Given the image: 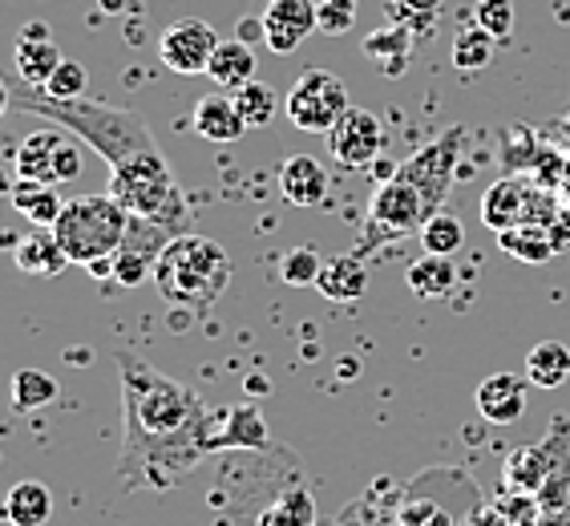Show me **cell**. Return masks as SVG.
<instances>
[{"mask_svg":"<svg viewBox=\"0 0 570 526\" xmlns=\"http://www.w3.org/2000/svg\"><path fill=\"white\" fill-rule=\"evenodd\" d=\"M126 446L118 474L126 490H166L183 483L210 446V417L187 384L158 373L134 349H118Z\"/></svg>","mask_w":570,"mask_h":526,"instance_id":"cell-1","label":"cell"},{"mask_svg":"<svg viewBox=\"0 0 570 526\" xmlns=\"http://www.w3.org/2000/svg\"><path fill=\"white\" fill-rule=\"evenodd\" d=\"M12 106L17 110H29L45 121H57L61 130H73L77 143H86L89 150H98L106 158V166H121L138 158V154H150L158 150L154 143L150 126L134 110H118V106H106V101H89V98H77V101H57L41 89H21V94H12Z\"/></svg>","mask_w":570,"mask_h":526,"instance_id":"cell-2","label":"cell"},{"mask_svg":"<svg viewBox=\"0 0 570 526\" xmlns=\"http://www.w3.org/2000/svg\"><path fill=\"white\" fill-rule=\"evenodd\" d=\"M154 284L170 304L178 308H207L227 292L230 260L215 240L203 235H175L154 263Z\"/></svg>","mask_w":570,"mask_h":526,"instance_id":"cell-3","label":"cell"},{"mask_svg":"<svg viewBox=\"0 0 570 526\" xmlns=\"http://www.w3.org/2000/svg\"><path fill=\"white\" fill-rule=\"evenodd\" d=\"M110 195L130 211L134 220L158 223V227H166L170 235H183V231H187V220H190L187 198H183L175 171L166 166L163 150L138 154L130 163L114 166Z\"/></svg>","mask_w":570,"mask_h":526,"instance_id":"cell-4","label":"cell"},{"mask_svg":"<svg viewBox=\"0 0 570 526\" xmlns=\"http://www.w3.org/2000/svg\"><path fill=\"white\" fill-rule=\"evenodd\" d=\"M126 231H130V211L121 207L110 191H106V195L69 198L66 211H61V220L53 223L57 243H61L69 260L81 263V267L118 255V247L126 243Z\"/></svg>","mask_w":570,"mask_h":526,"instance_id":"cell-5","label":"cell"},{"mask_svg":"<svg viewBox=\"0 0 570 526\" xmlns=\"http://www.w3.org/2000/svg\"><path fill=\"white\" fill-rule=\"evenodd\" d=\"M348 86L332 69H304L284 98L292 126L307 134H328L348 114Z\"/></svg>","mask_w":570,"mask_h":526,"instance_id":"cell-6","label":"cell"},{"mask_svg":"<svg viewBox=\"0 0 570 526\" xmlns=\"http://www.w3.org/2000/svg\"><path fill=\"white\" fill-rule=\"evenodd\" d=\"M381 150H384V126L373 110L348 106V114L328 130V154L341 166H348V171L373 166L381 158Z\"/></svg>","mask_w":570,"mask_h":526,"instance_id":"cell-7","label":"cell"},{"mask_svg":"<svg viewBox=\"0 0 570 526\" xmlns=\"http://www.w3.org/2000/svg\"><path fill=\"white\" fill-rule=\"evenodd\" d=\"M215 49H219V37H215V29H210L207 21H198V17L175 21L163 33V41H158L163 66L175 69V74H183V77L207 74Z\"/></svg>","mask_w":570,"mask_h":526,"instance_id":"cell-8","label":"cell"},{"mask_svg":"<svg viewBox=\"0 0 570 526\" xmlns=\"http://www.w3.org/2000/svg\"><path fill=\"white\" fill-rule=\"evenodd\" d=\"M376 227H389V231H413L421 227V220H429V203L421 195V187L413 178L396 175L389 183H381L373 195V207H368Z\"/></svg>","mask_w":570,"mask_h":526,"instance_id":"cell-9","label":"cell"},{"mask_svg":"<svg viewBox=\"0 0 570 526\" xmlns=\"http://www.w3.org/2000/svg\"><path fill=\"white\" fill-rule=\"evenodd\" d=\"M307 33H316V0H267L264 45L272 53H296Z\"/></svg>","mask_w":570,"mask_h":526,"instance_id":"cell-10","label":"cell"},{"mask_svg":"<svg viewBox=\"0 0 570 526\" xmlns=\"http://www.w3.org/2000/svg\"><path fill=\"white\" fill-rule=\"evenodd\" d=\"M527 377L514 373H494L478 384V413L490 421V426H514L518 417L527 413Z\"/></svg>","mask_w":570,"mask_h":526,"instance_id":"cell-11","label":"cell"},{"mask_svg":"<svg viewBox=\"0 0 570 526\" xmlns=\"http://www.w3.org/2000/svg\"><path fill=\"white\" fill-rule=\"evenodd\" d=\"M328 171L312 158V154H292L284 166H279V195L292 203V207H320L328 198Z\"/></svg>","mask_w":570,"mask_h":526,"instance_id":"cell-12","label":"cell"},{"mask_svg":"<svg viewBox=\"0 0 570 526\" xmlns=\"http://www.w3.org/2000/svg\"><path fill=\"white\" fill-rule=\"evenodd\" d=\"M210 446L215 450H259V446H267V426L259 409L239 406L210 417Z\"/></svg>","mask_w":570,"mask_h":526,"instance_id":"cell-13","label":"cell"},{"mask_svg":"<svg viewBox=\"0 0 570 526\" xmlns=\"http://www.w3.org/2000/svg\"><path fill=\"white\" fill-rule=\"evenodd\" d=\"M61 143H66V134L57 130V126H45V130H33L29 138H21V146L12 150L17 178H33V183H45V187H57L53 158Z\"/></svg>","mask_w":570,"mask_h":526,"instance_id":"cell-14","label":"cell"},{"mask_svg":"<svg viewBox=\"0 0 570 526\" xmlns=\"http://www.w3.org/2000/svg\"><path fill=\"white\" fill-rule=\"evenodd\" d=\"M453 158H458V138H450V143H433L429 150H421L413 163L401 171L405 178H413L421 187V195H425V203L433 207L445 191H450V166Z\"/></svg>","mask_w":570,"mask_h":526,"instance_id":"cell-15","label":"cell"},{"mask_svg":"<svg viewBox=\"0 0 570 526\" xmlns=\"http://www.w3.org/2000/svg\"><path fill=\"white\" fill-rule=\"evenodd\" d=\"M482 223L494 231L518 227V223H534L530 220V191L518 183V178H502L482 195Z\"/></svg>","mask_w":570,"mask_h":526,"instance_id":"cell-16","label":"cell"},{"mask_svg":"<svg viewBox=\"0 0 570 526\" xmlns=\"http://www.w3.org/2000/svg\"><path fill=\"white\" fill-rule=\"evenodd\" d=\"M12 260L21 267L24 275H61L69 267V255L66 247L57 243L53 227H37L33 235H24L17 247H12Z\"/></svg>","mask_w":570,"mask_h":526,"instance_id":"cell-17","label":"cell"},{"mask_svg":"<svg viewBox=\"0 0 570 526\" xmlns=\"http://www.w3.org/2000/svg\"><path fill=\"white\" fill-rule=\"evenodd\" d=\"M316 292L332 304H352L368 292V267L356 255H336L324 263V272L316 280Z\"/></svg>","mask_w":570,"mask_h":526,"instance_id":"cell-18","label":"cell"},{"mask_svg":"<svg viewBox=\"0 0 570 526\" xmlns=\"http://www.w3.org/2000/svg\"><path fill=\"white\" fill-rule=\"evenodd\" d=\"M195 130L207 138V143H239L247 134V121L235 110V98L227 94H210L195 106Z\"/></svg>","mask_w":570,"mask_h":526,"instance_id":"cell-19","label":"cell"},{"mask_svg":"<svg viewBox=\"0 0 570 526\" xmlns=\"http://www.w3.org/2000/svg\"><path fill=\"white\" fill-rule=\"evenodd\" d=\"M53 518V490L45 483H17L4 494V523L12 526H45Z\"/></svg>","mask_w":570,"mask_h":526,"instance_id":"cell-20","label":"cell"},{"mask_svg":"<svg viewBox=\"0 0 570 526\" xmlns=\"http://www.w3.org/2000/svg\"><path fill=\"white\" fill-rule=\"evenodd\" d=\"M61 61H66V57H61L53 37H29V33L17 37V74H21L24 86L41 89L45 81L57 74Z\"/></svg>","mask_w":570,"mask_h":526,"instance_id":"cell-21","label":"cell"},{"mask_svg":"<svg viewBox=\"0 0 570 526\" xmlns=\"http://www.w3.org/2000/svg\"><path fill=\"white\" fill-rule=\"evenodd\" d=\"M405 284L413 288V296H421V300L450 296L453 284H458V267H453V255H433V252H425L417 263H409Z\"/></svg>","mask_w":570,"mask_h":526,"instance_id":"cell-22","label":"cell"},{"mask_svg":"<svg viewBox=\"0 0 570 526\" xmlns=\"http://www.w3.org/2000/svg\"><path fill=\"white\" fill-rule=\"evenodd\" d=\"M207 77L215 81V86L223 89H235L247 86V81H255V53H252V45L247 41H219V49H215V57H210V69Z\"/></svg>","mask_w":570,"mask_h":526,"instance_id":"cell-23","label":"cell"},{"mask_svg":"<svg viewBox=\"0 0 570 526\" xmlns=\"http://www.w3.org/2000/svg\"><path fill=\"white\" fill-rule=\"evenodd\" d=\"M527 381L538 389H562L570 381V349L562 340H538L527 352Z\"/></svg>","mask_w":570,"mask_h":526,"instance_id":"cell-24","label":"cell"},{"mask_svg":"<svg viewBox=\"0 0 570 526\" xmlns=\"http://www.w3.org/2000/svg\"><path fill=\"white\" fill-rule=\"evenodd\" d=\"M12 207L21 211L24 220L37 223V227H53L61 220V195L57 187H45V183H33V178H17V187H12Z\"/></svg>","mask_w":570,"mask_h":526,"instance_id":"cell-25","label":"cell"},{"mask_svg":"<svg viewBox=\"0 0 570 526\" xmlns=\"http://www.w3.org/2000/svg\"><path fill=\"white\" fill-rule=\"evenodd\" d=\"M498 240H502V252H510L522 263H547V260H554V252H559L554 235H550L547 227H538V223L505 227V231H498Z\"/></svg>","mask_w":570,"mask_h":526,"instance_id":"cell-26","label":"cell"},{"mask_svg":"<svg viewBox=\"0 0 570 526\" xmlns=\"http://www.w3.org/2000/svg\"><path fill=\"white\" fill-rule=\"evenodd\" d=\"M494 49H498V37L485 33L482 25H465V29H458V37H453L450 53L461 74H478V69H485L494 61Z\"/></svg>","mask_w":570,"mask_h":526,"instance_id":"cell-27","label":"cell"},{"mask_svg":"<svg viewBox=\"0 0 570 526\" xmlns=\"http://www.w3.org/2000/svg\"><path fill=\"white\" fill-rule=\"evenodd\" d=\"M465 243V227L450 211H429V220L421 223V247L433 255H458Z\"/></svg>","mask_w":570,"mask_h":526,"instance_id":"cell-28","label":"cell"},{"mask_svg":"<svg viewBox=\"0 0 570 526\" xmlns=\"http://www.w3.org/2000/svg\"><path fill=\"white\" fill-rule=\"evenodd\" d=\"M230 98H235L239 118L247 121V130H264V126H272L275 110H279L272 86H264V81H247V86H239Z\"/></svg>","mask_w":570,"mask_h":526,"instance_id":"cell-29","label":"cell"},{"mask_svg":"<svg viewBox=\"0 0 570 526\" xmlns=\"http://www.w3.org/2000/svg\"><path fill=\"white\" fill-rule=\"evenodd\" d=\"M57 397V381L41 369H21L12 377V409L17 413H33V409L49 406Z\"/></svg>","mask_w":570,"mask_h":526,"instance_id":"cell-30","label":"cell"},{"mask_svg":"<svg viewBox=\"0 0 570 526\" xmlns=\"http://www.w3.org/2000/svg\"><path fill=\"white\" fill-rule=\"evenodd\" d=\"M320 272H324V260H320L316 247H292V252H284V260H279V275H284V284L292 288H316Z\"/></svg>","mask_w":570,"mask_h":526,"instance_id":"cell-31","label":"cell"},{"mask_svg":"<svg viewBox=\"0 0 570 526\" xmlns=\"http://www.w3.org/2000/svg\"><path fill=\"white\" fill-rule=\"evenodd\" d=\"M312 518H316L312 498H307L304 490H292V494H284V498H279L264 518H259V526H312Z\"/></svg>","mask_w":570,"mask_h":526,"instance_id":"cell-32","label":"cell"},{"mask_svg":"<svg viewBox=\"0 0 570 526\" xmlns=\"http://www.w3.org/2000/svg\"><path fill=\"white\" fill-rule=\"evenodd\" d=\"M473 25H482L485 33L498 41H510L514 33V0H478L473 4Z\"/></svg>","mask_w":570,"mask_h":526,"instance_id":"cell-33","label":"cell"},{"mask_svg":"<svg viewBox=\"0 0 570 526\" xmlns=\"http://www.w3.org/2000/svg\"><path fill=\"white\" fill-rule=\"evenodd\" d=\"M86 86H89L86 66H77V61H61L57 74L41 86V94H49V98H57V101H77V98H86Z\"/></svg>","mask_w":570,"mask_h":526,"instance_id":"cell-34","label":"cell"},{"mask_svg":"<svg viewBox=\"0 0 570 526\" xmlns=\"http://www.w3.org/2000/svg\"><path fill=\"white\" fill-rule=\"evenodd\" d=\"M364 53L373 57V61H389V57H409V29L405 25H389L381 33H373L364 41ZM389 74H393V61H389Z\"/></svg>","mask_w":570,"mask_h":526,"instance_id":"cell-35","label":"cell"},{"mask_svg":"<svg viewBox=\"0 0 570 526\" xmlns=\"http://www.w3.org/2000/svg\"><path fill=\"white\" fill-rule=\"evenodd\" d=\"M146 275H154V260H150V255L121 243L118 255H114V280H118L121 288H138Z\"/></svg>","mask_w":570,"mask_h":526,"instance_id":"cell-36","label":"cell"},{"mask_svg":"<svg viewBox=\"0 0 570 526\" xmlns=\"http://www.w3.org/2000/svg\"><path fill=\"white\" fill-rule=\"evenodd\" d=\"M438 9H441V0H393L389 4V17H393V25H429L433 17H438Z\"/></svg>","mask_w":570,"mask_h":526,"instance_id":"cell-37","label":"cell"},{"mask_svg":"<svg viewBox=\"0 0 570 526\" xmlns=\"http://www.w3.org/2000/svg\"><path fill=\"white\" fill-rule=\"evenodd\" d=\"M356 25V12L341 9V4H324L316 0V33H328V37H344Z\"/></svg>","mask_w":570,"mask_h":526,"instance_id":"cell-38","label":"cell"},{"mask_svg":"<svg viewBox=\"0 0 570 526\" xmlns=\"http://www.w3.org/2000/svg\"><path fill=\"white\" fill-rule=\"evenodd\" d=\"M81 146L77 143H61L57 146V158H53V178H57V187H61V183H73V178H81Z\"/></svg>","mask_w":570,"mask_h":526,"instance_id":"cell-39","label":"cell"},{"mask_svg":"<svg viewBox=\"0 0 570 526\" xmlns=\"http://www.w3.org/2000/svg\"><path fill=\"white\" fill-rule=\"evenodd\" d=\"M89 275H98V280H106V275H114V255H110V260L89 263Z\"/></svg>","mask_w":570,"mask_h":526,"instance_id":"cell-40","label":"cell"},{"mask_svg":"<svg viewBox=\"0 0 570 526\" xmlns=\"http://www.w3.org/2000/svg\"><path fill=\"white\" fill-rule=\"evenodd\" d=\"M9 106H12V89H9V81H4V77H0V118H4V114H9Z\"/></svg>","mask_w":570,"mask_h":526,"instance_id":"cell-41","label":"cell"},{"mask_svg":"<svg viewBox=\"0 0 570 526\" xmlns=\"http://www.w3.org/2000/svg\"><path fill=\"white\" fill-rule=\"evenodd\" d=\"M21 33H29V37H49V25H45V21H29L21 29Z\"/></svg>","mask_w":570,"mask_h":526,"instance_id":"cell-42","label":"cell"},{"mask_svg":"<svg viewBox=\"0 0 570 526\" xmlns=\"http://www.w3.org/2000/svg\"><path fill=\"white\" fill-rule=\"evenodd\" d=\"M12 187H17V178H9L4 171H0V195H12Z\"/></svg>","mask_w":570,"mask_h":526,"instance_id":"cell-43","label":"cell"},{"mask_svg":"<svg viewBox=\"0 0 570 526\" xmlns=\"http://www.w3.org/2000/svg\"><path fill=\"white\" fill-rule=\"evenodd\" d=\"M324 4H341V9H352V12H356V0H324Z\"/></svg>","mask_w":570,"mask_h":526,"instance_id":"cell-44","label":"cell"}]
</instances>
